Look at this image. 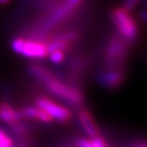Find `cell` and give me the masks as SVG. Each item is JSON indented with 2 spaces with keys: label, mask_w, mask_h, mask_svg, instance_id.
<instances>
[{
  "label": "cell",
  "mask_w": 147,
  "mask_h": 147,
  "mask_svg": "<svg viewBox=\"0 0 147 147\" xmlns=\"http://www.w3.org/2000/svg\"><path fill=\"white\" fill-rule=\"evenodd\" d=\"M110 18L118 35L130 45L137 42L139 34V24L130 11L122 7H115L110 11Z\"/></svg>",
  "instance_id": "cell-1"
},
{
  "label": "cell",
  "mask_w": 147,
  "mask_h": 147,
  "mask_svg": "<svg viewBox=\"0 0 147 147\" xmlns=\"http://www.w3.org/2000/svg\"><path fill=\"white\" fill-rule=\"evenodd\" d=\"M45 88L62 101L77 107H81L85 102V94L79 86L64 82L55 76L43 84Z\"/></svg>",
  "instance_id": "cell-2"
},
{
  "label": "cell",
  "mask_w": 147,
  "mask_h": 147,
  "mask_svg": "<svg viewBox=\"0 0 147 147\" xmlns=\"http://www.w3.org/2000/svg\"><path fill=\"white\" fill-rule=\"evenodd\" d=\"M130 51V44L120 37L118 34H114L109 39L104 52V68L106 69H124Z\"/></svg>",
  "instance_id": "cell-3"
},
{
  "label": "cell",
  "mask_w": 147,
  "mask_h": 147,
  "mask_svg": "<svg viewBox=\"0 0 147 147\" xmlns=\"http://www.w3.org/2000/svg\"><path fill=\"white\" fill-rule=\"evenodd\" d=\"M11 48L17 54L34 60H42L48 57L49 54L46 41L28 37L14 38L11 42Z\"/></svg>",
  "instance_id": "cell-4"
},
{
  "label": "cell",
  "mask_w": 147,
  "mask_h": 147,
  "mask_svg": "<svg viewBox=\"0 0 147 147\" xmlns=\"http://www.w3.org/2000/svg\"><path fill=\"white\" fill-rule=\"evenodd\" d=\"M34 105L48 114L53 121H57L61 124H67L72 120V112L70 109L57 104L48 97L38 96L34 100Z\"/></svg>",
  "instance_id": "cell-5"
},
{
  "label": "cell",
  "mask_w": 147,
  "mask_h": 147,
  "mask_svg": "<svg viewBox=\"0 0 147 147\" xmlns=\"http://www.w3.org/2000/svg\"><path fill=\"white\" fill-rule=\"evenodd\" d=\"M124 69H106L99 71L96 75V82L107 89H117L123 84L125 81Z\"/></svg>",
  "instance_id": "cell-6"
},
{
  "label": "cell",
  "mask_w": 147,
  "mask_h": 147,
  "mask_svg": "<svg viewBox=\"0 0 147 147\" xmlns=\"http://www.w3.org/2000/svg\"><path fill=\"white\" fill-rule=\"evenodd\" d=\"M77 119H79V124L84 130V132L90 138H94L101 135V130H99L98 125L96 124V121L94 120V117L90 113L88 109L84 108L82 106L79 107Z\"/></svg>",
  "instance_id": "cell-7"
},
{
  "label": "cell",
  "mask_w": 147,
  "mask_h": 147,
  "mask_svg": "<svg viewBox=\"0 0 147 147\" xmlns=\"http://www.w3.org/2000/svg\"><path fill=\"white\" fill-rule=\"evenodd\" d=\"M21 121L22 120H33L42 123H51L53 120L48 114H46L42 109L37 106L27 105L18 109Z\"/></svg>",
  "instance_id": "cell-8"
},
{
  "label": "cell",
  "mask_w": 147,
  "mask_h": 147,
  "mask_svg": "<svg viewBox=\"0 0 147 147\" xmlns=\"http://www.w3.org/2000/svg\"><path fill=\"white\" fill-rule=\"evenodd\" d=\"M28 72L34 79L38 81L42 84H46L48 81L53 79L55 76V74L51 69L37 63L30 64L29 67H28Z\"/></svg>",
  "instance_id": "cell-9"
},
{
  "label": "cell",
  "mask_w": 147,
  "mask_h": 147,
  "mask_svg": "<svg viewBox=\"0 0 147 147\" xmlns=\"http://www.w3.org/2000/svg\"><path fill=\"white\" fill-rule=\"evenodd\" d=\"M0 119L9 126L21 121L18 109L5 101L0 102Z\"/></svg>",
  "instance_id": "cell-10"
},
{
  "label": "cell",
  "mask_w": 147,
  "mask_h": 147,
  "mask_svg": "<svg viewBox=\"0 0 147 147\" xmlns=\"http://www.w3.org/2000/svg\"><path fill=\"white\" fill-rule=\"evenodd\" d=\"M14 140L7 131L0 128V147H14Z\"/></svg>",
  "instance_id": "cell-11"
},
{
  "label": "cell",
  "mask_w": 147,
  "mask_h": 147,
  "mask_svg": "<svg viewBox=\"0 0 147 147\" xmlns=\"http://www.w3.org/2000/svg\"><path fill=\"white\" fill-rule=\"evenodd\" d=\"M48 57L52 63L60 65L65 60V52L61 51H52L49 52Z\"/></svg>",
  "instance_id": "cell-12"
},
{
  "label": "cell",
  "mask_w": 147,
  "mask_h": 147,
  "mask_svg": "<svg viewBox=\"0 0 147 147\" xmlns=\"http://www.w3.org/2000/svg\"><path fill=\"white\" fill-rule=\"evenodd\" d=\"M91 140H92L94 147H110L108 142H106V140L103 137H101V135L91 138Z\"/></svg>",
  "instance_id": "cell-13"
},
{
  "label": "cell",
  "mask_w": 147,
  "mask_h": 147,
  "mask_svg": "<svg viewBox=\"0 0 147 147\" xmlns=\"http://www.w3.org/2000/svg\"><path fill=\"white\" fill-rule=\"evenodd\" d=\"M75 144L77 147H94L93 142L91 139H86V138H77L75 140Z\"/></svg>",
  "instance_id": "cell-14"
},
{
  "label": "cell",
  "mask_w": 147,
  "mask_h": 147,
  "mask_svg": "<svg viewBox=\"0 0 147 147\" xmlns=\"http://www.w3.org/2000/svg\"><path fill=\"white\" fill-rule=\"evenodd\" d=\"M139 2H140V0H124L122 8H124L125 10L128 11H131L139 5Z\"/></svg>",
  "instance_id": "cell-15"
},
{
  "label": "cell",
  "mask_w": 147,
  "mask_h": 147,
  "mask_svg": "<svg viewBox=\"0 0 147 147\" xmlns=\"http://www.w3.org/2000/svg\"><path fill=\"white\" fill-rule=\"evenodd\" d=\"M130 147H147V146H146V142L144 140H139V142L132 143Z\"/></svg>",
  "instance_id": "cell-16"
},
{
  "label": "cell",
  "mask_w": 147,
  "mask_h": 147,
  "mask_svg": "<svg viewBox=\"0 0 147 147\" xmlns=\"http://www.w3.org/2000/svg\"><path fill=\"white\" fill-rule=\"evenodd\" d=\"M12 1V0H0V6H4V5H7L9 4Z\"/></svg>",
  "instance_id": "cell-17"
}]
</instances>
